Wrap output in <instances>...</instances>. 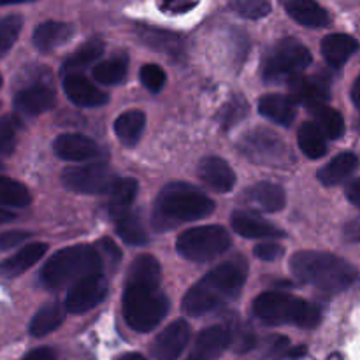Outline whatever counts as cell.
<instances>
[{
	"label": "cell",
	"mask_w": 360,
	"mask_h": 360,
	"mask_svg": "<svg viewBox=\"0 0 360 360\" xmlns=\"http://www.w3.org/2000/svg\"><path fill=\"white\" fill-rule=\"evenodd\" d=\"M283 255V248L276 243H262V245L255 246V257H259L260 260H276Z\"/></svg>",
	"instance_id": "7bdbcfd3"
},
{
	"label": "cell",
	"mask_w": 360,
	"mask_h": 360,
	"mask_svg": "<svg viewBox=\"0 0 360 360\" xmlns=\"http://www.w3.org/2000/svg\"><path fill=\"white\" fill-rule=\"evenodd\" d=\"M322 55L327 63L333 67H341L355 51L359 44L352 35L347 34H330L322 41Z\"/></svg>",
	"instance_id": "484cf974"
},
{
	"label": "cell",
	"mask_w": 360,
	"mask_h": 360,
	"mask_svg": "<svg viewBox=\"0 0 360 360\" xmlns=\"http://www.w3.org/2000/svg\"><path fill=\"white\" fill-rule=\"evenodd\" d=\"M32 2V0H0V6H9V4H23Z\"/></svg>",
	"instance_id": "db71d44e"
},
{
	"label": "cell",
	"mask_w": 360,
	"mask_h": 360,
	"mask_svg": "<svg viewBox=\"0 0 360 360\" xmlns=\"http://www.w3.org/2000/svg\"><path fill=\"white\" fill-rule=\"evenodd\" d=\"M192 330L185 320H174L157 336L151 345V355L155 360H176L181 357L188 345Z\"/></svg>",
	"instance_id": "7c38bea8"
},
{
	"label": "cell",
	"mask_w": 360,
	"mask_h": 360,
	"mask_svg": "<svg viewBox=\"0 0 360 360\" xmlns=\"http://www.w3.org/2000/svg\"><path fill=\"white\" fill-rule=\"evenodd\" d=\"M246 274L248 264L245 259H232L220 264L186 292L183 309L192 316L217 311L241 294Z\"/></svg>",
	"instance_id": "6da1fadb"
},
{
	"label": "cell",
	"mask_w": 360,
	"mask_h": 360,
	"mask_svg": "<svg viewBox=\"0 0 360 360\" xmlns=\"http://www.w3.org/2000/svg\"><path fill=\"white\" fill-rule=\"evenodd\" d=\"M308 109L309 112H311L316 125H319L320 129H322V132L327 136V139H340V137L343 136L345 120L340 111L329 108L326 102H322V104H315Z\"/></svg>",
	"instance_id": "1f68e13d"
},
{
	"label": "cell",
	"mask_w": 360,
	"mask_h": 360,
	"mask_svg": "<svg viewBox=\"0 0 360 360\" xmlns=\"http://www.w3.org/2000/svg\"><path fill=\"white\" fill-rule=\"evenodd\" d=\"M116 360H146L143 357V355H139V354H125V355H122V357H118Z\"/></svg>",
	"instance_id": "f5cc1de1"
},
{
	"label": "cell",
	"mask_w": 360,
	"mask_h": 360,
	"mask_svg": "<svg viewBox=\"0 0 360 360\" xmlns=\"http://www.w3.org/2000/svg\"><path fill=\"white\" fill-rule=\"evenodd\" d=\"M359 129H360V123H359Z\"/></svg>",
	"instance_id": "680465c9"
},
{
	"label": "cell",
	"mask_w": 360,
	"mask_h": 360,
	"mask_svg": "<svg viewBox=\"0 0 360 360\" xmlns=\"http://www.w3.org/2000/svg\"><path fill=\"white\" fill-rule=\"evenodd\" d=\"M239 150L250 160L271 167H285L294 160L285 141L267 129H255L245 134L239 141Z\"/></svg>",
	"instance_id": "9c48e42d"
},
{
	"label": "cell",
	"mask_w": 360,
	"mask_h": 360,
	"mask_svg": "<svg viewBox=\"0 0 360 360\" xmlns=\"http://www.w3.org/2000/svg\"><path fill=\"white\" fill-rule=\"evenodd\" d=\"M65 306L58 304V302H49V304L42 306V308L35 313L34 319H32L28 330H30L32 336L35 338L48 336L49 333H53V330H56L62 326L63 319H65Z\"/></svg>",
	"instance_id": "f546056e"
},
{
	"label": "cell",
	"mask_w": 360,
	"mask_h": 360,
	"mask_svg": "<svg viewBox=\"0 0 360 360\" xmlns=\"http://www.w3.org/2000/svg\"><path fill=\"white\" fill-rule=\"evenodd\" d=\"M141 81H143V84L151 91V94H158V91L165 86L167 76H165L164 69H162L160 65L146 63V65L141 69Z\"/></svg>",
	"instance_id": "f35d334b"
},
{
	"label": "cell",
	"mask_w": 360,
	"mask_h": 360,
	"mask_svg": "<svg viewBox=\"0 0 360 360\" xmlns=\"http://www.w3.org/2000/svg\"><path fill=\"white\" fill-rule=\"evenodd\" d=\"M352 101L357 105V109H360V74L357 76V79H355L354 86H352Z\"/></svg>",
	"instance_id": "681fc988"
},
{
	"label": "cell",
	"mask_w": 360,
	"mask_h": 360,
	"mask_svg": "<svg viewBox=\"0 0 360 360\" xmlns=\"http://www.w3.org/2000/svg\"><path fill=\"white\" fill-rule=\"evenodd\" d=\"M311 60L309 49L297 39H281L264 56L262 76L267 83H288L304 72Z\"/></svg>",
	"instance_id": "52a82bcc"
},
{
	"label": "cell",
	"mask_w": 360,
	"mask_h": 360,
	"mask_svg": "<svg viewBox=\"0 0 360 360\" xmlns=\"http://www.w3.org/2000/svg\"><path fill=\"white\" fill-rule=\"evenodd\" d=\"M55 90L48 83L35 81L21 88L14 97V108L27 116H39L55 105Z\"/></svg>",
	"instance_id": "4fadbf2b"
},
{
	"label": "cell",
	"mask_w": 360,
	"mask_h": 360,
	"mask_svg": "<svg viewBox=\"0 0 360 360\" xmlns=\"http://www.w3.org/2000/svg\"><path fill=\"white\" fill-rule=\"evenodd\" d=\"M246 111H248V105H246V102L243 101L241 97H238V98H234L232 102H229L224 109L225 127H231V125H234L236 122H239V120L246 115Z\"/></svg>",
	"instance_id": "60d3db41"
},
{
	"label": "cell",
	"mask_w": 360,
	"mask_h": 360,
	"mask_svg": "<svg viewBox=\"0 0 360 360\" xmlns=\"http://www.w3.org/2000/svg\"><path fill=\"white\" fill-rule=\"evenodd\" d=\"M116 178L105 164L72 165L63 169L62 183L67 190L84 195H102L111 190Z\"/></svg>",
	"instance_id": "30bf717a"
},
{
	"label": "cell",
	"mask_w": 360,
	"mask_h": 360,
	"mask_svg": "<svg viewBox=\"0 0 360 360\" xmlns=\"http://www.w3.org/2000/svg\"><path fill=\"white\" fill-rule=\"evenodd\" d=\"M0 86H2V76H0Z\"/></svg>",
	"instance_id": "6f0895ef"
},
{
	"label": "cell",
	"mask_w": 360,
	"mask_h": 360,
	"mask_svg": "<svg viewBox=\"0 0 360 360\" xmlns=\"http://www.w3.org/2000/svg\"><path fill=\"white\" fill-rule=\"evenodd\" d=\"M347 199L350 200L354 206L360 207V178L350 181V185L347 186Z\"/></svg>",
	"instance_id": "7dc6e473"
},
{
	"label": "cell",
	"mask_w": 360,
	"mask_h": 360,
	"mask_svg": "<svg viewBox=\"0 0 360 360\" xmlns=\"http://www.w3.org/2000/svg\"><path fill=\"white\" fill-rule=\"evenodd\" d=\"M169 311V299L157 281L130 280L127 278L123 290V316L130 329L150 333Z\"/></svg>",
	"instance_id": "5b68a950"
},
{
	"label": "cell",
	"mask_w": 360,
	"mask_h": 360,
	"mask_svg": "<svg viewBox=\"0 0 360 360\" xmlns=\"http://www.w3.org/2000/svg\"><path fill=\"white\" fill-rule=\"evenodd\" d=\"M23 360H56V357H55V352H53L51 348L42 347V348H35V350L28 352Z\"/></svg>",
	"instance_id": "bcb514c9"
},
{
	"label": "cell",
	"mask_w": 360,
	"mask_h": 360,
	"mask_svg": "<svg viewBox=\"0 0 360 360\" xmlns=\"http://www.w3.org/2000/svg\"><path fill=\"white\" fill-rule=\"evenodd\" d=\"M290 271L299 281L326 294H340L357 281L359 273L350 262L326 252H297L290 259Z\"/></svg>",
	"instance_id": "7a4b0ae2"
},
{
	"label": "cell",
	"mask_w": 360,
	"mask_h": 360,
	"mask_svg": "<svg viewBox=\"0 0 360 360\" xmlns=\"http://www.w3.org/2000/svg\"><path fill=\"white\" fill-rule=\"evenodd\" d=\"M232 227L239 236L246 239H278L285 236L283 231L250 213L232 214Z\"/></svg>",
	"instance_id": "603a6c76"
},
{
	"label": "cell",
	"mask_w": 360,
	"mask_h": 360,
	"mask_svg": "<svg viewBox=\"0 0 360 360\" xmlns=\"http://www.w3.org/2000/svg\"><path fill=\"white\" fill-rule=\"evenodd\" d=\"M105 259L97 245H76L56 252L41 271V281L46 288H58L72 285L79 278L91 273H102Z\"/></svg>",
	"instance_id": "277c9868"
},
{
	"label": "cell",
	"mask_w": 360,
	"mask_h": 360,
	"mask_svg": "<svg viewBox=\"0 0 360 360\" xmlns=\"http://www.w3.org/2000/svg\"><path fill=\"white\" fill-rule=\"evenodd\" d=\"M146 127V116L139 109L122 112L115 122V134L125 146H134L141 139Z\"/></svg>",
	"instance_id": "f1b7e54d"
},
{
	"label": "cell",
	"mask_w": 360,
	"mask_h": 360,
	"mask_svg": "<svg viewBox=\"0 0 360 360\" xmlns=\"http://www.w3.org/2000/svg\"><path fill=\"white\" fill-rule=\"evenodd\" d=\"M232 11L246 20H260L271 13L269 0H229Z\"/></svg>",
	"instance_id": "74e56055"
},
{
	"label": "cell",
	"mask_w": 360,
	"mask_h": 360,
	"mask_svg": "<svg viewBox=\"0 0 360 360\" xmlns=\"http://www.w3.org/2000/svg\"><path fill=\"white\" fill-rule=\"evenodd\" d=\"M129 72V60L127 56L104 60L94 67V77L102 84H118L125 79Z\"/></svg>",
	"instance_id": "836d02e7"
},
{
	"label": "cell",
	"mask_w": 360,
	"mask_h": 360,
	"mask_svg": "<svg viewBox=\"0 0 360 360\" xmlns=\"http://www.w3.org/2000/svg\"><path fill=\"white\" fill-rule=\"evenodd\" d=\"M18 122L11 116L0 118V155L11 153L16 146Z\"/></svg>",
	"instance_id": "ab89813d"
},
{
	"label": "cell",
	"mask_w": 360,
	"mask_h": 360,
	"mask_svg": "<svg viewBox=\"0 0 360 360\" xmlns=\"http://www.w3.org/2000/svg\"><path fill=\"white\" fill-rule=\"evenodd\" d=\"M136 32L141 42H144L148 48L162 51L164 55L181 56L183 53H185V39H183L181 35L174 34V32L144 27V25L137 27Z\"/></svg>",
	"instance_id": "ac0fdd59"
},
{
	"label": "cell",
	"mask_w": 360,
	"mask_h": 360,
	"mask_svg": "<svg viewBox=\"0 0 360 360\" xmlns=\"http://www.w3.org/2000/svg\"><path fill=\"white\" fill-rule=\"evenodd\" d=\"M357 167H359L357 155L352 153V151H345V153H340L336 158H333L326 167L320 169L319 179L320 183L326 186L340 185V183H343L345 179L350 178Z\"/></svg>",
	"instance_id": "d4e9b609"
},
{
	"label": "cell",
	"mask_w": 360,
	"mask_h": 360,
	"mask_svg": "<svg viewBox=\"0 0 360 360\" xmlns=\"http://www.w3.org/2000/svg\"><path fill=\"white\" fill-rule=\"evenodd\" d=\"M14 218H16V217H14L13 211L6 210V207H0V225L7 224V221H13Z\"/></svg>",
	"instance_id": "f907efd6"
},
{
	"label": "cell",
	"mask_w": 360,
	"mask_h": 360,
	"mask_svg": "<svg viewBox=\"0 0 360 360\" xmlns=\"http://www.w3.org/2000/svg\"><path fill=\"white\" fill-rule=\"evenodd\" d=\"M281 6L297 23L309 28L327 27L330 21L327 11L316 0H280Z\"/></svg>",
	"instance_id": "d6986e66"
},
{
	"label": "cell",
	"mask_w": 360,
	"mask_h": 360,
	"mask_svg": "<svg viewBox=\"0 0 360 360\" xmlns=\"http://www.w3.org/2000/svg\"><path fill=\"white\" fill-rule=\"evenodd\" d=\"M2 172H4V165L0 164V176H2Z\"/></svg>",
	"instance_id": "9f6ffc18"
},
{
	"label": "cell",
	"mask_w": 360,
	"mask_h": 360,
	"mask_svg": "<svg viewBox=\"0 0 360 360\" xmlns=\"http://www.w3.org/2000/svg\"><path fill=\"white\" fill-rule=\"evenodd\" d=\"M245 199L246 202L253 204V206L266 211V213H276V211H281L285 207V202H287L283 188H281L280 185H274V183L269 181L257 183L252 188L246 190Z\"/></svg>",
	"instance_id": "44dd1931"
},
{
	"label": "cell",
	"mask_w": 360,
	"mask_h": 360,
	"mask_svg": "<svg viewBox=\"0 0 360 360\" xmlns=\"http://www.w3.org/2000/svg\"><path fill=\"white\" fill-rule=\"evenodd\" d=\"M97 246L101 248L102 255H104L105 264H112V266H116V264L120 262V259H122V253H120V250L116 248L115 243L109 241V239H102Z\"/></svg>",
	"instance_id": "ee69618b"
},
{
	"label": "cell",
	"mask_w": 360,
	"mask_h": 360,
	"mask_svg": "<svg viewBox=\"0 0 360 360\" xmlns=\"http://www.w3.org/2000/svg\"><path fill=\"white\" fill-rule=\"evenodd\" d=\"M199 0H165V6L171 11H188L192 9Z\"/></svg>",
	"instance_id": "c3c4849f"
},
{
	"label": "cell",
	"mask_w": 360,
	"mask_h": 360,
	"mask_svg": "<svg viewBox=\"0 0 360 360\" xmlns=\"http://www.w3.org/2000/svg\"><path fill=\"white\" fill-rule=\"evenodd\" d=\"M108 278L102 273H91L79 278L69 287L65 297L67 311L72 315H83L90 311L95 306L101 304L108 295Z\"/></svg>",
	"instance_id": "8fae6325"
},
{
	"label": "cell",
	"mask_w": 360,
	"mask_h": 360,
	"mask_svg": "<svg viewBox=\"0 0 360 360\" xmlns=\"http://www.w3.org/2000/svg\"><path fill=\"white\" fill-rule=\"evenodd\" d=\"M112 220H115L116 232L127 245L141 246L148 241V234L143 227V221L136 213H132V210L112 218Z\"/></svg>",
	"instance_id": "d6a6232c"
},
{
	"label": "cell",
	"mask_w": 360,
	"mask_h": 360,
	"mask_svg": "<svg viewBox=\"0 0 360 360\" xmlns=\"http://www.w3.org/2000/svg\"><path fill=\"white\" fill-rule=\"evenodd\" d=\"M253 313L269 326H290L315 329L322 320L319 306L287 292H264L253 302Z\"/></svg>",
	"instance_id": "8992f818"
},
{
	"label": "cell",
	"mask_w": 360,
	"mask_h": 360,
	"mask_svg": "<svg viewBox=\"0 0 360 360\" xmlns=\"http://www.w3.org/2000/svg\"><path fill=\"white\" fill-rule=\"evenodd\" d=\"M345 239L350 243H360V217L348 221L343 229Z\"/></svg>",
	"instance_id": "f6af8a7d"
},
{
	"label": "cell",
	"mask_w": 360,
	"mask_h": 360,
	"mask_svg": "<svg viewBox=\"0 0 360 360\" xmlns=\"http://www.w3.org/2000/svg\"><path fill=\"white\" fill-rule=\"evenodd\" d=\"M229 246H231V236L220 225L188 229L176 241L178 253L190 262H210L224 255Z\"/></svg>",
	"instance_id": "ba28073f"
},
{
	"label": "cell",
	"mask_w": 360,
	"mask_h": 360,
	"mask_svg": "<svg viewBox=\"0 0 360 360\" xmlns=\"http://www.w3.org/2000/svg\"><path fill=\"white\" fill-rule=\"evenodd\" d=\"M56 157L67 162H86L101 155V148L83 134H62L53 144Z\"/></svg>",
	"instance_id": "9a60e30c"
},
{
	"label": "cell",
	"mask_w": 360,
	"mask_h": 360,
	"mask_svg": "<svg viewBox=\"0 0 360 360\" xmlns=\"http://www.w3.org/2000/svg\"><path fill=\"white\" fill-rule=\"evenodd\" d=\"M214 202L193 186L185 183H171L158 193L153 204V225L157 231H171L186 221L210 217Z\"/></svg>",
	"instance_id": "3957f363"
},
{
	"label": "cell",
	"mask_w": 360,
	"mask_h": 360,
	"mask_svg": "<svg viewBox=\"0 0 360 360\" xmlns=\"http://www.w3.org/2000/svg\"><path fill=\"white\" fill-rule=\"evenodd\" d=\"M186 360H213V359L207 357V355H204V354H200L199 350H195V348H193L192 355H190V357L186 359Z\"/></svg>",
	"instance_id": "816d5d0a"
},
{
	"label": "cell",
	"mask_w": 360,
	"mask_h": 360,
	"mask_svg": "<svg viewBox=\"0 0 360 360\" xmlns=\"http://www.w3.org/2000/svg\"><path fill=\"white\" fill-rule=\"evenodd\" d=\"M30 238V232L27 231H7L0 232V252L14 248V246L21 245L23 241Z\"/></svg>",
	"instance_id": "b9f144b4"
},
{
	"label": "cell",
	"mask_w": 360,
	"mask_h": 360,
	"mask_svg": "<svg viewBox=\"0 0 360 360\" xmlns=\"http://www.w3.org/2000/svg\"><path fill=\"white\" fill-rule=\"evenodd\" d=\"M259 111L260 115L266 116L267 120L280 125L288 127L297 116V109H295V102L292 98L285 97V95H264L259 101Z\"/></svg>",
	"instance_id": "cb8c5ba5"
},
{
	"label": "cell",
	"mask_w": 360,
	"mask_h": 360,
	"mask_svg": "<svg viewBox=\"0 0 360 360\" xmlns=\"http://www.w3.org/2000/svg\"><path fill=\"white\" fill-rule=\"evenodd\" d=\"M63 90L69 101L79 108H98L109 101L108 94L77 72L63 74Z\"/></svg>",
	"instance_id": "5bb4252c"
},
{
	"label": "cell",
	"mask_w": 360,
	"mask_h": 360,
	"mask_svg": "<svg viewBox=\"0 0 360 360\" xmlns=\"http://www.w3.org/2000/svg\"><path fill=\"white\" fill-rule=\"evenodd\" d=\"M232 345V333L224 326H213L204 329L195 340V350L213 360L220 357L221 352Z\"/></svg>",
	"instance_id": "4316f807"
},
{
	"label": "cell",
	"mask_w": 360,
	"mask_h": 360,
	"mask_svg": "<svg viewBox=\"0 0 360 360\" xmlns=\"http://www.w3.org/2000/svg\"><path fill=\"white\" fill-rule=\"evenodd\" d=\"M288 84H290L292 97L301 102V104H304L306 108L329 101V83L320 76L299 74L294 79L288 81Z\"/></svg>",
	"instance_id": "e0dca14e"
},
{
	"label": "cell",
	"mask_w": 360,
	"mask_h": 360,
	"mask_svg": "<svg viewBox=\"0 0 360 360\" xmlns=\"http://www.w3.org/2000/svg\"><path fill=\"white\" fill-rule=\"evenodd\" d=\"M297 143L308 158H322L327 153V136L315 122L302 123L297 132Z\"/></svg>",
	"instance_id": "4dcf8cb0"
},
{
	"label": "cell",
	"mask_w": 360,
	"mask_h": 360,
	"mask_svg": "<svg viewBox=\"0 0 360 360\" xmlns=\"http://www.w3.org/2000/svg\"><path fill=\"white\" fill-rule=\"evenodd\" d=\"M102 51H104V42L98 41V39H91V41L84 42L79 49H76V53L70 58L65 60L62 72H76L77 69H84L90 63H94L102 55Z\"/></svg>",
	"instance_id": "e575fe53"
},
{
	"label": "cell",
	"mask_w": 360,
	"mask_h": 360,
	"mask_svg": "<svg viewBox=\"0 0 360 360\" xmlns=\"http://www.w3.org/2000/svg\"><path fill=\"white\" fill-rule=\"evenodd\" d=\"M30 192L25 185L14 179L0 176V206L27 207L30 204Z\"/></svg>",
	"instance_id": "d590c367"
},
{
	"label": "cell",
	"mask_w": 360,
	"mask_h": 360,
	"mask_svg": "<svg viewBox=\"0 0 360 360\" xmlns=\"http://www.w3.org/2000/svg\"><path fill=\"white\" fill-rule=\"evenodd\" d=\"M72 25L63 23V21H44L35 28L32 41H34L35 48L41 51H51V49L65 44L72 37Z\"/></svg>",
	"instance_id": "7402d4cb"
},
{
	"label": "cell",
	"mask_w": 360,
	"mask_h": 360,
	"mask_svg": "<svg viewBox=\"0 0 360 360\" xmlns=\"http://www.w3.org/2000/svg\"><path fill=\"white\" fill-rule=\"evenodd\" d=\"M137 190H139V185H137L136 179L132 178L116 179L115 185H112L111 190L108 192L109 214H111L112 218H116L120 217V214L130 211L134 200H136Z\"/></svg>",
	"instance_id": "83f0119b"
},
{
	"label": "cell",
	"mask_w": 360,
	"mask_h": 360,
	"mask_svg": "<svg viewBox=\"0 0 360 360\" xmlns=\"http://www.w3.org/2000/svg\"><path fill=\"white\" fill-rule=\"evenodd\" d=\"M48 245L44 243H30V245L23 246L18 253L13 257L0 262V276L2 278H16L34 267L39 260L44 257Z\"/></svg>",
	"instance_id": "ffe728a7"
},
{
	"label": "cell",
	"mask_w": 360,
	"mask_h": 360,
	"mask_svg": "<svg viewBox=\"0 0 360 360\" xmlns=\"http://www.w3.org/2000/svg\"><path fill=\"white\" fill-rule=\"evenodd\" d=\"M21 27H23V18L18 14L0 18V56L6 55L16 42L20 35Z\"/></svg>",
	"instance_id": "8d00e7d4"
},
{
	"label": "cell",
	"mask_w": 360,
	"mask_h": 360,
	"mask_svg": "<svg viewBox=\"0 0 360 360\" xmlns=\"http://www.w3.org/2000/svg\"><path fill=\"white\" fill-rule=\"evenodd\" d=\"M329 360H343V357H341L340 354H334V355H330Z\"/></svg>",
	"instance_id": "11a10c76"
},
{
	"label": "cell",
	"mask_w": 360,
	"mask_h": 360,
	"mask_svg": "<svg viewBox=\"0 0 360 360\" xmlns=\"http://www.w3.org/2000/svg\"><path fill=\"white\" fill-rule=\"evenodd\" d=\"M199 178L206 186L218 193H229L236 185V172L218 157H207L199 164Z\"/></svg>",
	"instance_id": "2e32d148"
}]
</instances>
